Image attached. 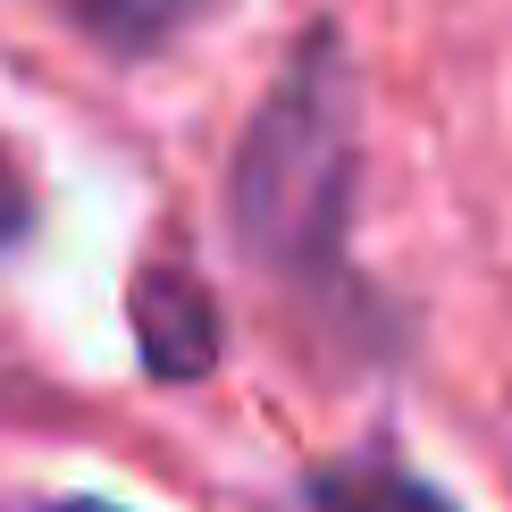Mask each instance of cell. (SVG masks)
<instances>
[{
	"label": "cell",
	"instance_id": "obj_1",
	"mask_svg": "<svg viewBox=\"0 0 512 512\" xmlns=\"http://www.w3.org/2000/svg\"><path fill=\"white\" fill-rule=\"evenodd\" d=\"M353 68L336 51V34L319 26L303 51L286 59L277 93L261 101V118L244 126L236 177H227V210H236V236L261 269L311 277L336 261L353 210Z\"/></svg>",
	"mask_w": 512,
	"mask_h": 512
},
{
	"label": "cell",
	"instance_id": "obj_2",
	"mask_svg": "<svg viewBox=\"0 0 512 512\" xmlns=\"http://www.w3.org/2000/svg\"><path fill=\"white\" fill-rule=\"evenodd\" d=\"M135 336L152 378H202L219 361V303L185 269H143L135 277Z\"/></svg>",
	"mask_w": 512,
	"mask_h": 512
},
{
	"label": "cell",
	"instance_id": "obj_3",
	"mask_svg": "<svg viewBox=\"0 0 512 512\" xmlns=\"http://www.w3.org/2000/svg\"><path fill=\"white\" fill-rule=\"evenodd\" d=\"M311 512H454L437 487L403 479V471H378V462H353V471H319L311 487Z\"/></svg>",
	"mask_w": 512,
	"mask_h": 512
},
{
	"label": "cell",
	"instance_id": "obj_4",
	"mask_svg": "<svg viewBox=\"0 0 512 512\" xmlns=\"http://www.w3.org/2000/svg\"><path fill=\"white\" fill-rule=\"evenodd\" d=\"M59 9H68L93 42H110V51L135 59V51H160V42L185 26L194 0H59Z\"/></svg>",
	"mask_w": 512,
	"mask_h": 512
},
{
	"label": "cell",
	"instance_id": "obj_5",
	"mask_svg": "<svg viewBox=\"0 0 512 512\" xmlns=\"http://www.w3.org/2000/svg\"><path fill=\"white\" fill-rule=\"evenodd\" d=\"M17 227H26V185H17V168L0 160V252H9Z\"/></svg>",
	"mask_w": 512,
	"mask_h": 512
},
{
	"label": "cell",
	"instance_id": "obj_6",
	"mask_svg": "<svg viewBox=\"0 0 512 512\" xmlns=\"http://www.w3.org/2000/svg\"><path fill=\"white\" fill-rule=\"evenodd\" d=\"M51 512H118V504H93V496H84V504H51Z\"/></svg>",
	"mask_w": 512,
	"mask_h": 512
}]
</instances>
